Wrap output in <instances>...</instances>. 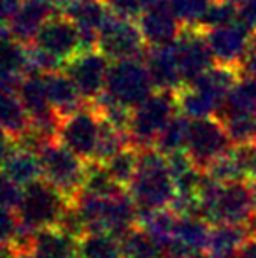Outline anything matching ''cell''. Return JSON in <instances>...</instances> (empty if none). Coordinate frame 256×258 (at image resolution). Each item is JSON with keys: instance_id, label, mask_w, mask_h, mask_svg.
I'll return each instance as SVG.
<instances>
[{"instance_id": "4dcf8cb0", "label": "cell", "mask_w": 256, "mask_h": 258, "mask_svg": "<svg viewBox=\"0 0 256 258\" xmlns=\"http://www.w3.org/2000/svg\"><path fill=\"white\" fill-rule=\"evenodd\" d=\"M104 163H106L111 176L123 188H128V184L132 183L133 176L137 172V165H139V150L130 144Z\"/></svg>"}, {"instance_id": "b9f144b4", "label": "cell", "mask_w": 256, "mask_h": 258, "mask_svg": "<svg viewBox=\"0 0 256 258\" xmlns=\"http://www.w3.org/2000/svg\"><path fill=\"white\" fill-rule=\"evenodd\" d=\"M13 148H14V139L0 126V165L7 158V155L13 151Z\"/></svg>"}, {"instance_id": "7a4b0ae2", "label": "cell", "mask_w": 256, "mask_h": 258, "mask_svg": "<svg viewBox=\"0 0 256 258\" xmlns=\"http://www.w3.org/2000/svg\"><path fill=\"white\" fill-rule=\"evenodd\" d=\"M70 199L46 179H37L23 186V197L18 206L21 223L30 230L56 227Z\"/></svg>"}, {"instance_id": "5bb4252c", "label": "cell", "mask_w": 256, "mask_h": 258, "mask_svg": "<svg viewBox=\"0 0 256 258\" xmlns=\"http://www.w3.org/2000/svg\"><path fill=\"white\" fill-rule=\"evenodd\" d=\"M81 35V49L97 48L99 34L111 14V9L104 0H72L63 9Z\"/></svg>"}, {"instance_id": "ffe728a7", "label": "cell", "mask_w": 256, "mask_h": 258, "mask_svg": "<svg viewBox=\"0 0 256 258\" xmlns=\"http://www.w3.org/2000/svg\"><path fill=\"white\" fill-rule=\"evenodd\" d=\"M247 235L249 232L244 223H216L211 228L205 251L212 258H230L237 255Z\"/></svg>"}, {"instance_id": "4316f807", "label": "cell", "mask_w": 256, "mask_h": 258, "mask_svg": "<svg viewBox=\"0 0 256 258\" xmlns=\"http://www.w3.org/2000/svg\"><path fill=\"white\" fill-rule=\"evenodd\" d=\"M120 244L123 258H163L161 246L139 225L120 237Z\"/></svg>"}, {"instance_id": "f1b7e54d", "label": "cell", "mask_w": 256, "mask_h": 258, "mask_svg": "<svg viewBox=\"0 0 256 258\" xmlns=\"http://www.w3.org/2000/svg\"><path fill=\"white\" fill-rule=\"evenodd\" d=\"M125 146H130L128 132L120 130L104 119L100 116V132H99V143H97L95 158L97 162H107L111 156H114L118 151H121Z\"/></svg>"}, {"instance_id": "7c38bea8", "label": "cell", "mask_w": 256, "mask_h": 258, "mask_svg": "<svg viewBox=\"0 0 256 258\" xmlns=\"http://www.w3.org/2000/svg\"><path fill=\"white\" fill-rule=\"evenodd\" d=\"M34 42L60 58L63 63L81 51L79 28L67 14H53L37 32Z\"/></svg>"}, {"instance_id": "44dd1931", "label": "cell", "mask_w": 256, "mask_h": 258, "mask_svg": "<svg viewBox=\"0 0 256 258\" xmlns=\"http://www.w3.org/2000/svg\"><path fill=\"white\" fill-rule=\"evenodd\" d=\"M0 126L14 141L30 126V116L21 97L14 90H0Z\"/></svg>"}, {"instance_id": "f35d334b", "label": "cell", "mask_w": 256, "mask_h": 258, "mask_svg": "<svg viewBox=\"0 0 256 258\" xmlns=\"http://www.w3.org/2000/svg\"><path fill=\"white\" fill-rule=\"evenodd\" d=\"M239 21L256 32V0H246L239 6Z\"/></svg>"}, {"instance_id": "ab89813d", "label": "cell", "mask_w": 256, "mask_h": 258, "mask_svg": "<svg viewBox=\"0 0 256 258\" xmlns=\"http://www.w3.org/2000/svg\"><path fill=\"white\" fill-rule=\"evenodd\" d=\"M240 72H242V76L256 78V32H254L253 39H251V44L246 53V58H244L242 65H240Z\"/></svg>"}, {"instance_id": "bcb514c9", "label": "cell", "mask_w": 256, "mask_h": 258, "mask_svg": "<svg viewBox=\"0 0 256 258\" xmlns=\"http://www.w3.org/2000/svg\"><path fill=\"white\" fill-rule=\"evenodd\" d=\"M70 2L72 0H53V4H55L56 7H62V9H65Z\"/></svg>"}, {"instance_id": "60d3db41", "label": "cell", "mask_w": 256, "mask_h": 258, "mask_svg": "<svg viewBox=\"0 0 256 258\" xmlns=\"http://www.w3.org/2000/svg\"><path fill=\"white\" fill-rule=\"evenodd\" d=\"M23 0H0V23H7L18 13Z\"/></svg>"}, {"instance_id": "d6986e66", "label": "cell", "mask_w": 256, "mask_h": 258, "mask_svg": "<svg viewBox=\"0 0 256 258\" xmlns=\"http://www.w3.org/2000/svg\"><path fill=\"white\" fill-rule=\"evenodd\" d=\"M0 169L21 186H27L42 177L41 156L30 150L16 146V144H14L13 151L7 155V158L4 160Z\"/></svg>"}, {"instance_id": "ee69618b", "label": "cell", "mask_w": 256, "mask_h": 258, "mask_svg": "<svg viewBox=\"0 0 256 258\" xmlns=\"http://www.w3.org/2000/svg\"><path fill=\"white\" fill-rule=\"evenodd\" d=\"M246 228H247V232H249V235H256V209L251 213V216L246 220Z\"/></svg>"}, {"instance_id": "ba28073f", "label": "cell", "mask_w": 256, "mask_h": 258, "mask_svg": "<svg viewBox=\"0 0 256 258\" xmlns=\"http://www.w3.org/2000/svg\"><path fill=\"white\" fill-rule=\"evenodd\" d=\"M232 148L233 143L219 116H207L190 121L186 151L198 167L205 169L212 160L228 153Z\"/></svg>"}, {"instance_id": "6da1fadb", "label": "cell", "mask_w": 256, "mask_h": 258, "mask_svg": "<svg viewBox=\"0 0 256 258\" xmlns=\"http://www.w3.org/2000/svg\"><path fill=\"white\" fill-rule=\"evenodd\" d=\"M139 165L127 191L135 201L139 211L163 209L176 197V184L168 170L167 155L154 146L137 148Z\"/></svg>"}, {"instance_id": "9c48e42d", "label": "cell", "mask_w": 256, "mask_h": 258, "mask_svg": "<svg viewBox=\"0 0 256 258\" xmlns=\"http://www.w3.org/2000/svg\"><path fill=\"white\" fill-rule=\"evenodd\" d=\"M65 74L74 81L86 102L95 100L106 90L109 58L100 49H81L65 61Z\"/></svg>"}, {"instance_id": "7402d4cb", "label": "cell", "mask_w": 256, "mask_h": 258, "mask_svg": "<svg viewBox=\"0 0 256 258\" xmlns=\"http://www.w3.org/2000/svg\"><path fill=\"white\" fill-rule=\"evenodd\" d=\"M211 223L200 216H179L176 223L174 239L190 253H200L207 249Z\"/></svg>"}, {"instance_id": "8992f818", "label": "cell", "mask_w": 256, "mask_h": 258, "mask_svg": "<svg viewBox=\"0 0 256 258\" xmlns=\"http://www.w3.org/2000/svg\"><path fill=\"white\" fill-rule=\"evenodd\" d=\"M100 132V114L92 102H84L79 109L60 118L56 137L84 162L95 158Z\"/></svg>"}, {"instance_id": "52a82bcc", "label": "cell", "mask_w": 256, "mask_h": 258, "mask_svg": "<svg viewBox=\"0 0 256 258\" xmlns=\"http://www.w3.org/2000/svg\"><path fill=\"white\" fill-rule=\"evenodd\" d=\"M147 42L140 32L139 25L130 18L118 16L111 11L99 34L97 49H100L109 60H125V58H140L147 51Z\"/></svg>"}, {"instance_id": "74e56055", "label": "cell", "mask_w": 256, "mask_h": 258, "mask_svg": "<svg viewBox=\"0 0 256 258\" xmlns=\"http://www.w3.org/2000/svg\"><path fill=\"white\" fill-rule=\"evenodd\" d=\"M235 151L239 155L240 163H242L246 179L256 181V143L235 146Z\"/></svg>"}, {"instance_id": "d6a6232c", "label": "cell", "mask_w": 256, "mask_h": 258, "mask_svg": "<svg viewBox=\"0 0 256 258\" xmlns=\"http://www.w3.org/2000/svg\"><path fill=\"white\" fill-rule=\"evenodd\" d=\"M214 0H168L183 25H198Z\"/></svg>"}, {"instance_id": "836d02e7", "label": "cell", "mask_w": 256, "mask_h": 258, "mask_svg": "<svg viewBox=\"0 0 256 258\" xmlns=\"http://www.w3.org/2000/svg\"><path fill=\"white\" fill-rule=\"evenodd\" d=\"M27 58H28V72H37V74H49V72L60 71L63 61L56 58L35 42L27 44Z\"/></svg>"}, {"instance_id": "d590c367", "label": "cell", "mask_w": 256, "mask_h": 258, "mask_svg": "<svg viewBox=\"0 0 256 258\" xmlns=\"http://www.w3.org/2000/svg\"><path fill=\"white\" fill-rule=\"evenodd\" d=\"M21 227L18 211L0 207V244H13Z\"/></svg>"}, {"instance_id": "9a60e30c", "label": "cell", "mask_w": 256, "mask_h": 258, "mask_svg": "<svg viewBox=\"0 0 256 258\" xmlns=\"http://www.w3.org/2000/svg\"><path fill=\"white\" fill-rule=\"evenodd\" d=\"M146 65L156 90L176 92L186 85L181 74V67H179L176 42L149 46V49L146 51Z\"/></svg>"}, {"instance_id": "cb8c5ba5", "label": "cell", "mask_w": 256, "mask_h": 258, "mask_svg": "<svg viewBox=\"0 0 256 258\" xmlns=\"http://www.w3.org/2000/svg\"><path fill=\"white\" fill-rule=\"evenodd\" d=\"M223 114H256V78L242 76L233 85L218 112Z\"/></svg>"}, {"instance_id": "1f68e13d", "label": "cell", "mask_w": 256, "mask_h": 258, "mask_svg": "<svg viewBox=\"0 0 256 258\" xmlns=\"http://www.w3.org/2000/svg\"><path fill=\"white\" fill-rule=\"evenodd\" d=\"M235 21H239V7L226 0H214L198 23V27L202 30H207V28L223 27V25L235 23Z\"/></svg>"}, {"instance_id": "277c9868", "label": "cell", "mask_w": 256, "mask_h": 258, "mask_svg": "<svg viewBox=\"0 0 256 258\" xmlns=\"http://www.w3.org/2000/svg\"><path fill=\"white\" fill-rule=\"evenodd\" d=\"M153 90L154 85L147 65L142 63L140 58L114 60V63L109 65L104 92L116 102L135 109L153 93Z\"/></svg>"}, {"instance_id": "3957f363", "label": "cell", "mask_w": 256, "mask_h": 258, "mask_svg": "<svg viewBox=\"0 0 256 258\" xmlns=\"http://www.w3.org/2000/svg\"><path fill=\"white\" fill-rule=\"evenodd\" d=\"M176 111H178L176 92L170 90L153 92L132 111V121L128 128L130 144L135 148L153 146L158 134L176 116Z\"/></svg>"}, {"instance_id": "484cf974", "label": "cell", "mask_w": 256, "mask_h": 258, "mask_svg": "<svg viewBox=\"0 0 256 258\" xmlns=\"http://www.w3.org/2000/svg\"><path fill=\"white\" fill-rule=\"evenodd\" d=\"M77 258H123L120 239L106 232H88L77 239Z\"/></svg>"}, {"instance_id": "603a6c76", "label": "cell", "mask_w": 256, "mask_h": 258, "mask_svg": "<svg viewBox=\"0 0 256 258\" xmlns=\"http://www.w3.org/2000/svg\"><path fill=\"white\" fill-rule=\"evenodd\" d=\"M176 100H178V109L190 119L214 116L221 109V105L212 97H209L207 93L193 85H185L176 90Z\"/></svg>"}, {"instance_id": "d4e9b609", "label": "cell", "mask_w": 256, "mask_h": 258, "mask_svg": "<svg viewBox=\"0 0 256 258\" xmlns=\"http://www.w3.org/2000/svg\"><path fill=\"white\" fill-rule=\"evenodd\" d=\"M127 188H123L107 170L104 162H86L84 181H82V190L84 194L95 195V197H114L121 194Z\"/></svg>"}, {"instance_id": "30bf717a", "label": "cell", "mask_w": 256, "mask_h": 258, "mask_svg": "<svg viewBox=\"0 0 256 258\" xmlns=\"http://www.w3.org/2000/svg\"><path fill=\"white\" fill-rule=\"evenodd\" d=\"M179 67L186 85L204 74L211 65H214V56L209 48L205 34L198 25H183L179 37L176 39Z\"/></svg>"}, {"instance_id": "4fadbf2b", "label": "cell", "mask_w": 256, "mask_h": 258, "mask_svg": "<svg viewBox=\"0 0 256 258\" xmlns=\"http://www.w3.org/2000/svg\"><path fill=\"white\" fill-rule=\"evenodd\" d=\"M139 28L147 46L174 42L183 30V23L172 11L168 0H154L139 16Z\"/></svg>"}, {"instance_id": "83f0119b", "label": "cell", "mask_w": 256, "mask_h": 258, "mask_svg": "<svg viewBox=\"0 0 256 258\" xmlns=\"http://www.w3.org/2000/svg\"><path fill=\"white\" fill-rule=\"evenodd\" d=\"M190 121L192 119L188 116L176 114L170 121L165 125V128L158 134L156 141L153 146L163 155H170L176 151L186 150V143H188V132H190Z\"/></svg>"}, {"instance_id": "ac0fdd59", "label": "cell", "mask_w": 256, "mask_h": 258, "mask_svg": "<svg viewBox=\"0 0 256 258\" xmlns=\"http://www.w3.org/2000/svg\"><path fill=\"white\" fill-rule=\"evenodd\" d=\"M44 78L46 86H48L49 102H51L53 109L58 112L60 118L79 109L86 102L81 93H79L77 86L74 85V81L65 72L55 71L49 72V74H44Z\"/></svg>"}, {"instance_id": "7dc6e473", "label": "cell", "mask_w": 256, "mask_h": 258, "mask_svg": "<svg viewBox=\"0 0 256 258\" xmlns=\"http://www.w3.org/2000/svg\"><path fill=\"white\" fill-rule=\"evenodd\" d=\"M251 191H253V202H254V209H256V181H251Z\"/></svg>"}, {"instance_id": "5b68a950", "label": "cell", "mask_w": 256, "mask_h": 258, "mask_svg": "<svg viewBox=\"0 0 256 258\" xmlns=\"http://www.w3.org/2000/svg\"><path fill=\"white\" fill-rule=\"evenodd\" d=\"M42 163V176L46 181L55 184L70 201L82 190L86 162L72 153L58 139H53L39 153Z\"/></svg>"}, {"instance_id": "f6af8a7d", "label": "cell", "mask_w": 256, "mask_h": 258, "mask_svg": "<svg viewBox=\"0 0 256 258\" xmlns=\"http://www.w3.org/2000/svg\"><path fill=\"white\" fill-rule=\"evenodd\" d=\"M13 39V32L11 28H6V23H0V44H4L6 41Z\"/></svg>"}, {"instance_id": "8fae6325", "label": "cell", "mask_w": 256, "mask_h": 258, "mask_svg": "<svg viewBox=\"0 0 256 258\" xmlns=\"http://www.w3.org/2000/svg\"><path fill=\"white\" fill-rule=\"evenodd\" d=\"M204 34L212 51V56L218 63L235 65L240 69L254 32L249 30L240 21H235V23L223 25V27L207 28L204 30Z\"/></svg>"}, {"instance_id": "2e32d148", "label": "cell", "mask_w": 256, "mask_h": 258, "mask_svg": "<svg viewBox=\"0 0 256 258\" xmlns=\"http://www.w3.org/2000/svg\"><path fill=\"white\" fill-rule=\"evenodd\" d=\"M53 14H56L53 0H23L18 13L11 20L13 37L23 44L34 42L37 32Z\"/></svg>"}, {"instance_id": "f546056e", "label": "cell", "mask_w": 256, "mask_h": 258, "mask_svg": "<svg viewBox=\"0 0 256 258\" xmlns=\"http://www.w3.org/2000/svg\"><path fill=\"white\" fill-rule=\"evenodd\" d=\"M204 170L211 179L218 181V183H221V184L246 179V174H244L242 163H240V160H239L235 146H233L228 153L212 160Z\"/></svg>"}, {"instance_id": "8d00e7d4", "label": "cell", "mask_w": 256, "mask_h": 258, "mask_svg": "<svg viewBox=\"0 0 256 258\" xmlns=\"http://www.w3.org/2000/svg\"><path fill=\"white\" fill-rule=\"evenodd\" d=\"M104 2L114 14L132 20L135 16H140L154 0H104Z\"/></svg>"}, {"instance_id": "e575fe53", "label": "cell", "mask_w": 256, "mask_h": 258, "mask_svg": "<svg viewBox=\"0 0 256 258\" xmlns=\"http://www.w3.org/2000/svg\"><path fill=\"white\" fill-rule=\"evenodd\" d=\"M23 197V186L13 181L2 169H0V207L18 209Z\"/></svg>"}, {"instance_id": "7bdbcfd3", "label": "cell", "mask_w": 256, "mask_h": 258, "mask_svg": "<svg viewBox=\"0 0 256 258\" xmlns=\"http://www.w3.org/2000/svg\"><path fill=\"white\" fill-rule=\"evenodd\" d=\"M237 258H256V235H247L237 251Z\"/></svg>"}, {"instance_id": "e0dca14e", "label": "cell", "mask_w": 256, "mask_h": 258, "mask_svg": "<svg viewBox=\"0 0 256 258\" xmlns=\"http://www.w3.org/2000/svg\"><path fill=\"white\" fill-rule=\"evenodd\" d=\"M30 251L44 258H77V239L60 227L42 228L35 232Z\"/></svg>"}]
</instances>
